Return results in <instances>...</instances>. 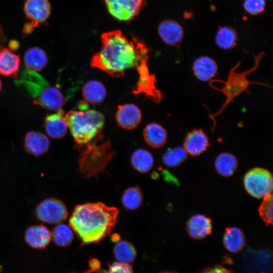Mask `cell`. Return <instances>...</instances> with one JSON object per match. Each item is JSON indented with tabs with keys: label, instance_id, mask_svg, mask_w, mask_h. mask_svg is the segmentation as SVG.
<instances>
[{
	"label": "cell",
	"instance_id": "obj_5",
	"mask_svg": "<svg viewBox=\"0 0 273 273\" xmlns=\"http://www.w3.org/2000/svg\"><path fill=\"white\" fill-rule=\"evenodd\" d=\"M102 134L85 145L78 159L79 170L86 177H93L105 171L107 164L115 154L109 141L98 144Z\"/></svg>",
	"mask_w": 273,
	"mask_h": 273
},
{
	"label": "cell",
	"instance_id": "obj_9",
	"mask_svg": "<svg viewBox=\"0 0 273 273\" xmlns=\"http://www.w3.org/2000/svg\"><path fill=\"white\" fill-rule=\"evenodd\" d=\"M108 11L116 19L128 22L133 19L146 4V0H105Z\"/></svg>",
	"mask_w": 273,
	"mask_h": 273
},
{
	"label": "cell",
	"instance_id": "obj_35",
	"mask_svg": "<svg viewBox=\"0 0 273 273\" xmlns=\"http://www.w3.org/2000/svg\"><path fill=\"white\" fill-rule=\"evenodd\" d=\"M200 273H233V272L221 265H217L207 268Z\"/></svg>",
	"mask_w": 273,
	"mask_h": 273
},
{
	"label": "cell",
	"instance_id": "obj_34",
	"mask_svg": "<svg viewBox=\"0 0 273 273\" xmlns=\"http://www.w3.org/2000/svg\"><path fill=\"white\" fill-rule=\"evenodd\" d=\"M97 273H133L131 266L128 263L120 262H114L109 264L107 270H100Z\"/></svg>",
	"mask_w": 273,
	"mask_h": 273
},
{
	"label": "cell",
	"instance_id": "obj_21",
	"mask_svg": "<svg viewBox=\"0 0 273 273\" xmlns=\"http://www.w3.org/2000/svg\"><path fill=\"white\" fill-rule=\"evenodd\" d=\"M20 65V56L11 50L0 47V74L12 76L18 79V71Z\"/></svg>",
	"mask_w": 273,
	"mask_h": 273
},
{
	"label": "cell",
	"instance_id": "obj_3",
	"mask_svg": "<svg viewBox=\"0 0 273 273\" xmlns=\"http://www.w3.org/2000/svg\"><path fill=\"white\" fill-rule=\"evenodd\" d=\"M264 54L263 52H261L256 56L254 59L253 66L247 70L241 72H236V69L240 65V62H238L230 69L226 80L213 79L210 81L211 82H219L223 83V85L220 87L215 86L211 83H209V84L212 88L222 93L225 97V100L219 110L214 114H209V118L213 121V125L211 128L212 131L215 128L216 122L215 118L220 115L235 98L244 93L250 94L248 87L251 84H258L271 87L269 85L262 82L251 81L247 77L249 74L255 71L258 68Z\"/></svg>",
	"mask_w": 273,
	"mask_h": 273
},
{
	"label": "cell",
	"instance_id": "obj_37",
	"mask_svg": "<svg viewBox=\"0 0 273 273\" xmlns=\"http://www.w3.org/2000/svg\"><path fill=\"white\" fill-rule=\"evenodd\" d=\"M9 47L10 50L15 51L19 47V42L17 40L12 39L9 42Z\"/></svg>",
	"mask_w": 273,
	"mask_h": 273
},
{
	"label": "cell",
	"instance_id": "obj_23",
	"mask_svg": "<svg viewBox=\"0 0 273 273\" xmlns=\"http://www.w3.org/2000/svg\"><path fill=\"white\" fill-rule=\"evenodd\" d=\"M47 62L48 57L46 52L38 47L29 48L24 55V63L29 71H40L46 66Z\"/></svg>",
	"mask_w": 273,
	"mask_h": 273
},
{
	"label": "cell",
	"instance_id": "obj_39",
	"mask_svg": "<svg viewBox=\"0 0 273 273\" xmlns=\"http://www.w3.org/2000/svg\"><path fill=\"white\" fill-rule=\"evenodd\" d=\"M4 35H3V32L2 28L0 27V44L2 43L4 40ZM0 47H1L0 46Z\"/></svg>",
	"mask_w": 273,
	"mask_h": 273
},
{
	"label": "cell",
	"instance_id": "obj_12",
	"mask_svg": "<svg viewBox=\"0 0 273 273\" xmlns=\"http://www.w3.org/2000/svg\"><path fill=\"white\" fill-rule=\"evenodd\" d=\"M209 140L201 128H195L187 133L183 148L192 156H198L205 152L209 146Z\"/></svg>",
	"mask_w": 273,
	"mask_h": 273
},
{
	"label": "cell",
	"instance_id": "obj_7",
	"mask_svg": "<svg viewBox=\"0 0 273 273\" xmlns=\"http://www.w3.org/2000/svg\"><path fill=\"white\" fill-rule=\"evenodd\" d=\"M149 54L144 55L140 59L136 68L139 79L133 93L135 95L143 94L155 103H159L162 94L156 85L155 76L151 74L148 68Z\"/></svg>",
	"mask_w": 273,
	"mask_h": 273
},
{
	"label": "cell",
	"instance_id": "obj_24",
	"mask_svg": "<svg viewBox=\"0 0 273 273\" xmlns=\"http://www.w3.org/2000/svg\"><path fill=\"white\" fill-rule=\"evenodd\" d=\"M223 244L224 247L231 252L236 253L241 251L245 244L244 233L238 228H226L223 237Z\"/></svg>",
	"mask_w": 273,
	"mask_h": 273
},
{
	"label": "cell",
	"instance_id": "obj_18",
	"mask_svg": "<svg viewBox=\"0 0 273 273\" xmlns=\"http://www.w3.org/2000/svg\"><path fill=\"white\" fill-rule=\"evenodd\" d=\"M25 239L30 247L43 249L50 243L52 234L47 227L42 224L34 225L26 230Z\"/></svg>",
	"mask_w": 273,
	"mask_h": 273
},
{
	"label": "cell",
	"instance_id": "obj_13",
	"mask_svg": "<svg viewBox=\"0 0 273 273\" xmlns=\"http://www.w3.org/2000/svg\"><path fill=\"white\" fill-rule=\"evenodd\" d=\"M26 17L38 25L46 22L51 12L49 0H26L23 7Z\"/></svg>",
	"mask_w": 273,
	"mask_h": 273
},
{
	"label": "cell",
	"instance_id": "obj_1",
	"mask_svg": "<svg viewBox=\"0 0 273 273\" xmlns=\"http://www.w3.org/2000/svg\"><path fill=\"white\" fill-rule=\"evenodd\" d=\"M101 38V50L92 57L90 66L114 78L124 76L149 53L143 41L135 36L129 39L120 30L103 33Z\"/></svg>",
	"mask_w": 273,
	"mask_h": 273
},
{
	"label": "cell",
	"instance_id": "obj_14",
	"mask_svg": "<svg viewBox=\"0 0 273 273\" xmlns=\"http://www.w3.org/2000/svg\"><path fill=\"white\" fill-rule=\"evenodd\" d=\"M158 32L160 37L167 45L177 46L184 37L182 26L173 20H165L159 24Z\"/></svg>",
	"mask_w": 273,
	"mask_h": 273
},
{
	"label": "cell",
	"instance_id": "obj_28",
	"mask_svg": "<svg viewBox=\"0 0 273 273\" xmlns=\"http://www.w3.org/2000/svg\"><path fill=\"white\" fill-rule=\"evenodd\" d=\"M115 257L120 262L128 263L132 262L135 258L136 251L134 246L129 242L119 241L115 245L113 249Z\"/></svg>",
	"mask_w": 273,
	"mask_h": 273
},
{
	"label": "cell",
	"instance_id": "obj_25",
	"mask_svg": "<svg viewBox=\"0 0 273 273\" xmlns=\"http://www.w3.org/2000/svg\"><path fill=\"white\" fill-rule=\"evenodd\" d=\"M154 163V157L152 153L144 149L135 150L130 157L132 167L142 173L149 172L153 167Z\"/></svg>",
	"mask_w": 273,
	"mask_h": 273
},
{
	"label": "cell",
	"instance_id": "obj_26",
	"mask_svg": "<svg viewBox=\"0 0 273 273\" xmlns=\"http://www.w3.org/2000/svg\"><path fill=\"white\" fill-rule=\"evenodd\" d=\"M214 166L216 172L224 177L232 176L238 167L237 158L232 153L223 152L216 158Z\"/></svg>",
	"mask_w": 273,
	"mask_h": 273
},
{
	"label": "cell",
	"instance_id": "obj_15",
	"mask_svg": "<svg viewBox=\"0 0 273 273\" xmlns=\"http://www.w3.org/2000/svg\"><path fill=\"white\" fill-rule=\"evenodd\" d=\"M212 224L211 219L202 214L192 216L186 223V230L193 239L200 240L211 233Z\"/></svg>",
	"mask_w": 273,
	"mask_h": 273
},
{
	"label": "cell",
	"instance_id": "obj_27",
	"mask_svg": "<svg viewBox=\"0 0 273 273\" xmlns=\"http://www.w3.org/2000/svg\"><path fill=\"white\" fill-rule=\"evenodd\" d=\"M144 200L142 191L138 186L130 187L123 192L121 198L123 206L128 210H134L141 206Z\"/></svg>",
	"mask_w": 273,
	"mask_h": 273
},
{
	"label": "cell",
	"instance_id": "obj_29",
	"mask_svg": "<svg viewBox=\"0 0 273 273\" xmlns=\"http://www.w3.org/2000/svg\"><path fill=\"white\" fill-rule=\"evenodd\" d=\"M237 39V33L234 28L223 26L220 27L217 31L215 42L220 49L229 50L236 46Z\"/></svg>",
	"mask_w": 273,
	"mask_h": 273
},
{
	"label": "cell",
	"instance_id": "obj_4",
	"mask_svg": "<svg viewBox=\"0 0 273 273\" xmlns=\"http://www.w3.org/2000/svg\"><path fill=\"white\" fill-rule=\"evenodd\" d=\"M65 119L78 148L85 146L101 135L105 123L103 113L94 109L69 111L65 114Z\"/></svg>",
	"mask_w": 273,
	"mask_h": 273
},
{
	"label": "cell",
	"instance_id": "obj_41",
	"mask_svg": "<svg viewBox=\"0 0 273 273\" xmlns=\"http://www.w3.org/2000/svg\"><path fill=\"white\" fill-rule=\"evenodd\" d=\"M2 82H1V80L0 79V91L2 89Z\"/></svg>",
	"mask_w": 273,
	"mask_h": 273
},
{
	"label": "cell",
	"instance_id": "obj_17",
	"mask_svg": "<svg viewBox=\"0 0 273 273\" xmlns=\"http://www.w3.org/2000/svg\"><path fill=\"white\" fill-rule=\"evenodd\" d=\"M65 112L62 109L55 113L47 115L44 119V127L48 135L58 139L65 136L68 126L65 119Z\"/></svg>",
	"mask_w": 273,
	"mask_h": 273
},
{
	"label": "cell",
	"instance_id": "obj_6",
	"mask_svg": "<svg viewBox=\"0 0 273 273\" xmlns=\"http://www.w3.org/2000/svg\"><path fill=\"white\" fill-rule=\"evenodd\" d=\"M243 182L247 192L255 198H262L272 193V176L266 169L255 167L250 169L245 174Z\"/></svg>",
	"mask_w": 273,
	"mask_h": 273
},
{
	"label": "cell",
	"instance_id": "obj_2",
	"mask_svg": "<svg viewBox=\"0 0 273 273\" xmlns=\"http://www.w3.org/2000/svg\"><path fill=\"white\" fill-rule=\"evenodd\" d=\"M118 214L115 207L100 202H88L75 207L69 224L81 245L97 243L110 234Z\"/></svg>",
	"mask_w": 273,
	"mask_h": 273
},
{
	"label": "cell",
	"instance_id": "obj_22",
	"mask_svg": "<svg viewBox=\"0 0 273 273\" xmlns=\"http://www.w3.org/2000/svg\"><path fill=\"white\" fill-rule=\"evenodd\" d=\"M82 95L86 103L98 105L105 99L107 91L102 82L97 80L87 81L82 86Z\"/></svg>",
	"mask_w": 273,
	"mask_h": 273
},
{
	"label": "cell",
	"instance_id": "obj_42",
	"mask_svg": "<svg viewBox=\"0 0 273 273\" xmlns=\"http://www.w3.org/2000/svg\"><path fill=\"white\" fill-rule=\"evenodd\" d=\"M161 273H175V272H163Z\"/></svg>",
	"mask_w": 273,
	"mask_h": 273
},
{
	"label": "cell",
	"instance_id": "obj_10",
	"mask_svg": "<svg viewBox=\"0 0 273 273\" xmlns=\"http://www.w3.org/2000/svg\"><path fill=\"white\" fill-rule=\"evenodd\" d=\"M66 100L60 90L53 86H44L33 100L34 105L50 110H58L65 105Z\"/></svg>",
	"mask_w": 273,
	"mask_h": 273
},
{
	"label": "cell",
	"instance_id": "obj_11",
	"mask_svg": "<svg viewBox=\"0 0 273 273\" xmlns=\"http://www.w3.org/2000/svg\"><path fill=\"white\" fill-rule=\"evenodd\" d=\"M142 119L140 109L135 105L126 103L118 105L115 114L117 124L126 130L135 128Z\"/></svg>",
	"mask_w": 273,
	"mask_h": 273
},
{
	"label": "cell",
	"instance_id": "obj_30",
	"mask_svg": "<svg viewBox=\"0 0 273 273\" xmlns=\"http://www.w3.org/2000/svg\"><path fill=\"white\" fill-rule=\"evenodd\" d=\"M52 239L56 245L65 247L69 245L74 238L73 230L70 225L65 223H58L53 229Z\"/></svg>",
	"mask_w": 273,
	"mask_h": 273
},
{
	"label": "cell",
	"instance_id": "obj_33",
	"mask_svg": "<svg viewBox=\"0 0 273 273\" xmlns=\"http://www.w3.org/2000/svg\"><path fill=\"white\" fill-rule=\"evenodd\" d=\"M243 6L245 11L252 15L261 13L265 9V0H245Z\"/></svg>",
	"mask_w": 273,
	"mask_h": 273
},
{
	"label": "cell",
	"instance_id": "obj_36",
	"mask_svg": "<svg viewBox=\"0 0 273 273\" xmlns=\"http://www.w3.org/2000/svg\"><path fill=\"white\" fill-rule=\"evenodd\" d=\"M35 27L31 22H26L23 26L22 32L24 35H29L33 32Z\"/></svg>",
	"mask_w": 273,
	"mask_h": 273
},
{
	"label": "cell",
	"instance_id": "obj_20",
	"mask_svg": "<svg viewBox=\"0 0 273 273\" xmlns=\"http://www.w3.org/2000/svg\"><path fill=\"white\" fill-rule=\"evenodd\" d=\"M143 134L147 144L154 149L163 147L167 139L166 129L162 125L156 122L148 124L143 130Z\"/></svg>",
	"mask_w": 273,
	"mask_h": 273
},
{
	"label": "cell",
	"instance_id": "obj_8",
	"mask_svg": "<svg viewBox=\"0 0 273 273\" xmlns=\"http://www.w3.org/2000/svg\"><path fill=\"white\" fill-rule=\"evenodd\" d=\"M35 214L40 220L51 224L61 223L65 220L68 215L65 204L54 198L41 201L36 208Z\"/></svg>",
	"mask_w": 273,
	"mask_h": 273
},
{
	"label": "cell",
	"instance_id": "obj_40",
	"mask_svg": "<svg viewBox=\"0 0 273 273\" xmlns=\"http://www.w3.org/2000/svg\"><path fill=\"white\" fill-rule=\"evenodd\" d=\"M95 271H97V270L89 267V269L88 270H86V271H85L83 273H93V272H94Z\"/></svg>",
	"mask_w": 273,
	"mask_h": 273
},
{
	"label": "cell",
	"instance_id": "obj_16",
	"mask_svg": "<svg viewBox=\"0 0 273 273\" xmlns=\"http://www.w3.org/2000/svg\"><path fill=\"white\" fill-rule=\"evenodd\" d=\"M192 71L195 76L201 81H210L217 75L218 66L214 59L203 56L193 63Z\"/></svg>",
	"mask_w": 273,
	"mask_h": 273
},
{
	"label": "cell",
	"instance_id": "obj_31",
	"mask_svg": "<svg viewBox=\"0 0 273 273\" xmlns=\"http://www.w3.org/2000/svg\"><path fill=\"white\" fill-rule=\"evenodd\" d=\"M188 154L183 147H176L168 149L163 154V163L166 166L174 167L184 162L187 158Z\"/></svg>",
	"mask_w": 273,
	"mask_h": 273
},
{
	"label": "cell",
	"instance_id": "obj_38",
	"mask_svg": "<svg viewBox=\"0 0 273 273\" xmlns=\"http://www.w3.org/2000/svg\"><path fill=\"white\" fill-rule=\"evenodd\" d=\"M111 240L113 242L117 243L120 240V236L118 234L114 233L111 236Z\"/></svg>",
	"mask_w": 273,
	"mask_h": 273
},
{
	"label": "cell",
	"instance_id": "obj_19",
	"mask_svg": "<svg viewBox=\"0 0 273 273\" xmlns=\"http://www.w3.org/2000/svg\"><path fill=\"white\" fill-rule=\"evenodd\" d=\"M50 141L43 133L31 131L25 136L24 147L26 152L34 156H40L45 153L50 147Z\"/></svg>",
	"mask_w": 273,
	"mask_h": 273
},
{
	"label": "cell",
	"instance_id": "obj_32",
	"mask_svg": "<svg viewBox=\"0 0 273 273\" xmlns=\"http://www.w3.org/2000/svg\"><path fill=\"white\" fill-rule=\"evenodd\" d=\"M258 213L261 218L267 224L272 223V195L267 194L263 197V200L258 208Z\"/></svg>",
	"mask_w": 273,
	"mask_h": 273
}]
</instances>
